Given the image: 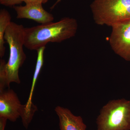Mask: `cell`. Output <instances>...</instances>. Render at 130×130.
Here are the masks:
<instances>
[{
    "instance_id": "3",
    "label": "cell",
    "mask_w": 130,
    "mask_h": 130,
    "mask_svg": "<svg viewBox=\"0 0 130 130\" xmlns=\"http://www.w3.org/2000/svg\"><path fill=\"white\" fill-rule=\"evenodd\" d=\"M98 130H130V101H109L96 119Z\"/></svg>"
},
{
    "instance_id": "1",
    "label": "cell",
    "mask_w": 130,
    "mask_h": 130,
    "mask_svg": "<svg viewBox=\"0 0 130 130\" xmlns=\"http://www.w3.org/2000/svg\"><path fill=\"white\" fill-rule=\"evenodd\" d=\"M24 29L22 25L11 22L5 31L4 39L9 45V55L7 63L0 60V91L9 89L11 83H21L19 70L26 59L23 50Z\"/></svg>"
},
{
    "instance_id": "14",
    "label": "cell",
    "mask_w": 130,
    "mask_h": 130,
    "mask_svg": "<svg viewBox=\"0 0 130 130\" xmlns=\"http://www.w3.org/2000/svg\"><path fill=\"white\" fill-rule=\"evenodd\" d=\"M61 1V0H57V1H56V2H55V4H54V5H53V6H52L51 7V8H50V9H53L56 6V5H57V4H58V3H59Z\"/></svg>"
},
{
    "instance_id": "15",
    "label": "cell",
    "mask_w": 130,
    "mask_h": 130,
    "mask_svg": "<svg viewBox=\"0 0 130 130\" xmlns=\"http://www.w3.org/2000/svg\"><path fill=\"white\" fill-rule=\"evenodd\" d=\"M0 1H1V0H0Z\"/></svg>"
},
{
    "instance_id": "12",
    "label": "cell",
    "mask_w": 130,
    "mask_h": 130,
    "mask_svg": "<svg viewBox=\"0 0 130 130\" xmlns=\"http://www.w3.org/2000/svg\"><path fill=\"white\" fill-rule=\"evenodd\" d=\"M49 0H23L25 4H32V3H37L43 5L46 3Z\"/></svg>"
},
{
    "instance_id": "4",
    "label": "cell",
    "mask_w": 130,
    "mask_h": 130,
    "mask_svg": "<svg viewBox=\"0 0 130 130\" xmlns=\"http://www.w3.org/2000/svg\"><path fill=\"white\" fill-rule=\"evenodd\" d=\"M90 8L98 25L111 27L130 19V0H94Z\"/></svg>"
},
{
    "instance_id": "8",
    "label": "cell",
    "mask_w": 130,
    "mask_h": 130,
    "mask_svg": "<svg viewBox=\"0 0 130 130\" xmlns=\"http://www.w3.org/2000/svg\"><path fill=\"white\" fill-rule=\"evenodd\" d=\"M59 119L60 130H86L87 126L81 116H76L70 109L58 106L55 109Z\"/></svg>"
},
{
    "instance_id": "5",
    "label": "cell",
    "mask_w": 130,
    "mask_h": 130,
    "mask_svg": "<svg viewBox=\"0 0 130 130\" xmlns=\"http://www.w3.org/2000/svg\"><path fill=\"white\" fill-rule=\"evenodd\" d=\"M109 43L116 54L130 61V19L112 26Z\"/></svg>"
},
{
    "instance_id": "6",
    "label": "cell",
    "mask_w": 130,
    "mask_h": 130,
    "mask_svg": "<svg viewBox=\"0 0 130 130\" xmlns=\"http://www.w3.org/2000/svg\"><path fill=\"white\" fill-rule=\"evenodd\" d=\"M25 113V105H21L16 93L10 89L0 91V117L14 122Z\"/></svg>"
},
{
    "instance_id": "7",
    "label": "cell",
    "mask_w": 130,
    "mask_h": 130,
    "mask_svg": "<svg viewBox=\"0 0 130 130\" xmlns=\"http://www.w3.org/2000/svg\"><path fill=\"white\" fill-rule=\"evenodd\" d=\"M13 8L18 19L32 20L41 24L53 22L54 19L53 14L45 10L42 4H26L24 6H14Z\"/></svg>"
},
{
    "instance_id": "10",
    "label": "cell",
    "mask_w": 130,
    "mask_h": 130,
    "mask_svg": "<svg viewBox=\"0 0 130 130\" xmlns=\"http://www.w3.org/2000/svg\"><path fill=\"white\" fill-rule=\"evenodd\" d=\"M11 17L7 10L1 9L0 11V57L2 58L5 54L6 48L5 44L4 35L7 28L11 23Z\"/></svg>"
},
{
    "instance_id": "9",
    "label": "cell",
    "mask_w": 130,
    "mask_h": 130,
    "mask_svg": "<svg viewBox=\"0 0 130 130\" xmlns=\"http://www.w3.org/2000/svg\"><path fill=\"white\" fill-rule=\"evenodd\" d=\"M45 48V47H42L37 50V60L32 78L31 88L28 101L25 104V108L26 113L28 116L31 118H33L35 112L37 110V107L32 102V95L38 77L43 66L44 63V53Z\"/></svg>"
},
{
    "instance_id": "11",
    "label": "cell",
    "mask_w": 130,
    "mask_h": 130,
    "mask_svg": "<svg viewBox=\"0 0 130 130\" xmlns=\"http://www.w3.org/2000/svg\"><path fill=\"white\" fill-rule=\"evenodd\" d=\"M23 0H1V4L7 7L14 6L16 5L21 4Z\"/></svg>"
},
{
    "instance_id": "13",
    "label": "cell",
    "mask_w": 130,
    "mask_h": 130,
    "mask_svg": "<svg viewBox=\"0 0 130 130\" xmlns=\"http://www.w3.org/2000/svg\"><path fill=\"white\" fill-rule=\"evenodd\" d=\"M7 120L6 118L0 117V130H5Z\"/></svg>"
},
{
    "instance_id": "2",
    "label": "cell",
    "mask_w": 130,
    "mask_h": 130,
    "mask_svg": "<svg viewBox=\"0 0 130 130\" xmlns=\"http://www.w3.org/2000/svg\"><path fill=\"white\" fill-rule=\"evenodd\" d=\"M78 28L76 20L64 17L57 22L25 28L24 46L37 51L48 43L61 42L74 37Z\"/></svg>"
}]
</instances>
